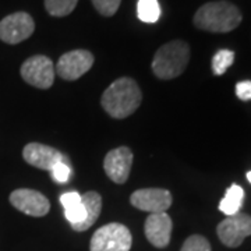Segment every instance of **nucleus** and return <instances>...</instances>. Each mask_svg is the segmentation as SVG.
Here are the masks:
<instances>
[{
	"mask_svg": "<svg viewBox=\"0 0 251 251\" xmlns=\"http://www.w3.org/2000/svg\"><path fill=\"white\" fill-rule=\"evenodd\" d=\"M141 91L133 78L122 77L109 85L103 92L102 108L115 119H126L133 115L141 105Z\"/></svg>",
	"mask_w": 251,
	"mask_h": 251,
	"instance_id": "f257e3e1",
	"label": "nucleus"
},
{
	"mask_svg": "<svg viewBox=\"0 0 251 251\" xmlns=\"http://www.w3.org/2000/svg\"><path fill=\"white\" fill-rule=\"evenodd\" d=\"M243 16L237 6L229 1H209L196 11L193 23L198 29L225 34L240 25Z\"/></svg>",
	"mask_w": 251,
	"mask_h": 251,
	"instance_id": "f03ea898",
	"label": "nucleus"
},
{
	"mask_svg": "<svg viewBox=\"0 0 251 251\" xmlns=\"http://www.w3.org/2000/svg\"><path fill=\"white\" fill-rule=\"evenodd\" d=\"M188 60L190 46L184 41H172L156 50L152 60V72L161 80H172L186 70Z\"/></svg>",
	"mask_w": 251,
	"mask_h": 251,
	"instance_id": "7ed1b4c3",
	"label": "nucleus"
},
{
	"mask_svg": "<svg viewBox=\"0 0 251 251\" xmlns=\"http://www.w3.org/2000/svg\"><path fill=\"white\" fill-rule=\"evenodd\" d=\"M133 237L122 224H108L92 234L90 251H130Z\"/></svg>",
	"mask_w": 251,
	"mask_h": 251,
	"instance_id": "20e7f679",
	"label": "nucleus"
},
{
	"mask_svg": "<svg viewBox=\"0 0 251 251\" xmlns=\"http://www.w3.org/2000/svg\"><path fill=\"white\" fill-rule=\"evenodd\" d=\"M20 73L23 80L29 85L39 90H48L53 85L56 70L49 57L44 54H36L23 63Z\"/></svg>",
	"mask_w": 251,
	"mask_h": 251,
	"instance_id": "39448f33",
	"label": "nucleus"
},
{
	"mask_svg": "<svg viewBox=\"0 0 251 251\" xmlns=\"http://www.w3.org/2000/svg\"><path fill=\"white\" fill-rule=\"evenodd\" d=\"M35 23L28 13L18 11L0 21V39L10 45H17L34 34Z\"/></svg>",
	"mask_w": 251,
	"mask_h": 251,
	"instance_id": "423d86ee",
	"label": "nucleus"
},
{
	"mask_svg": "<svg viewBox=\"0 0 251 251\" xmlns=\"http://www.w3.org/2000/svg\"><path fill=\"white\" fill-rule=\"evenodd\" d=\"M219 240L226 247L236 249L239 247L246 237L251 236V216L247 214H236L226 216L216 227Z\"/></svg>",
	"mask_w": 251,
	"mask_h": 251,
	"instance_id": "0eeeda50",
	"label": "nucleus"
},
{
	"mask_svg": "<svg viewBox=\"0 0 251 251\" xmlns=\"http://www.w3.org/2000/svg\"><path fill=\"white\" fill-rule=\"evenodd\" d=\"M94 60H95L94 54L91 52L84 50V49H75V50H70L67 53L62 54L54 70L63 80H78L81 75L90 72Z\"/></svg>",
	"mask_w": 251,
	"mask_h": 251,
	"instance_id": "6e6552de",
	"label": "nucleus"
},
{
	"mask_svg": "<svg viewBox=\"0 0 251 251\" xmlns=\"http://www.w3.org/2000/svg\"><path fill=\"white\" fill-rule=\"evenodd\" d=\"M172 194L165 188H140L130 197L131 205L150 214L166 212L172 205Z\"/></svg>",
	"mask_w": 251,
	"mask_h": 251,
	"instance_id": "1a4fd4ad",
	"label": "nucleus"
},
{
	"mask_svg": "<svg viewBox=\"0 0 251 251\" xmlns=\"http://www.w3.org/2000/svg\"><path fill=\"white\" fill-rule=\"evenodd\" d=\"M10 202L20 212L29 216L41 218L50 209L49 200L39 191L31 188H18L10 194Z\"/></svg>",
	"mask_w": 251,
	"mask_h": 251,
	"instance_id": "9d476101",
	"label": "nucleus"
},
{
	"mask_svg": "<svg viewBox=\"0 0 251 251\" xmlns=\"http://www.w3.org/2000/svg\"><path fill=\"white\" fill-rule=\"evenodd\" d=\"M133 152L127 147H119L109 151L103 161V169L108 177L117 184L127 181L133 165Z\"/></svg>",
	"mask_w": 251,
	"mask_h": 251,
	"instance_id": "9b49d317",
	"label": "nucleus"
},
{
	"mask_svg": "<svg viewBox=\"0 0 251 251\" xmlns=\"http://www.w3.org/2000/svg\"><path fill=\"white\" fill-rule=\"evenodd\" d=\"M23 158L31 166H35L42 171H50L56 163L64 161V156L60 151L39 143L27 144L23 150Z\"/></svg>",
	"mask_w": 251,
	"mask_h": 251,
	"instance_id": "f8f14e48",
	"label": "nucleus"
},
{
	"mask_svg": "<svg viewBox=\"0 0 251 251\" xmlns=\"http://www.w3.org/2000/svg\"><path fill=\"white\" fill-rule=\"evenodd\" d=\"M172 227L173 224L171 216L166 212L151 214L147 218L144 225V230L148 242L158 249H165L171 243Z\"/></svg>",
	"mask_w": 251,
	"mask_h": 251,
	"instance_id": "ddd939ff",
	"label": "nucleus"
},
{
	"mask_svg": "<svg viewBox=\"0 0 251 251\" xmlns=\"http://www.w3.org/2000/svg\"><path fill=\"white\" fill-rule=\"evenodd\" d=\"M60 202L64 208V216L70 222L73 229L80 226L85 219V208L80 194L75 191H67L60 196Z\"/></svg>",
	"mask_w": 251,
	"mask_h": 251,
	"instance_id": "4468645a",
	"label": "nucleus"
},
{
	"mask_svg": "<svg viewBox=\"0 0 251 251\" xmlns=\"http://www.w3.org/2000/svg\"><path fill=\"white\" fill-rule=\"evenodd\" d=\"M81 200H82V204L85 208V219L80 226H77L74 229L75 232L88 230L91 226L98 221L100 211H102V197L97 191H87L85 194L81 196Z\"/></svg>",
	"mask_w": 251,
	"mask_h": 251,
	"instance_id": "2eb2a0df",
	"label": "nucleus"
},
{
	"mask_svg": "<svg viewBox=\"0 0 251 251\" xmlns=\"http://www.w3.org/2000/svg\"><path fill=\"white\" fill-rule=\"evenodd\" d=\"M244 201V190L239 184H232L226 190L225 197L219 202V211L226 216L236 215L240 212Z\"/></svg>",
	"mask_w": 251,
	"mask_h": 251,
	"instance_id": "dca6fc26",
	"label": "nucleus"
},
{
	"mask_svg": "<svg viewBox=\"0 0 251 251\" xmlns=\"http://www.w3.org/2000/svg\"><path fill=\"white\" fill-rule=\"evenodd\" d=\"M137 16L148 24L156 23L161 17V6L158 0H138L137 3Z\"/></svg>",
	"mask_w": 251,
	"mask_h": 251,
	"instance_id": "f3484780",
	"label": "nucleus"
},
{
	"mask_svg": "<svg viewBox=\"0 0 251 251\" xmlns=\"http://www.w3.org/2000/svg\"><path fill=\"white\" fill-rule=\"evenodd\" d=\"M78 0H45L46 11L53 17H66L74 11Z\"/></svg>",
	"mask_w": 251,
	"mask_h": 251,
	"instance_id": "a211bd4d",
	"label": "nucleus"
},
{
	"mask_svg": "<svg viewBox=\"0 0 251 251\" xmlns=\"http://www.w3.org/2000/svg\"><path fill=\"white\" fill-rule=\"evenodd\" d=\"M234 52L229 49H221L212 57V73L215 75H222L233 64Z\"/></svg>",
	"mask_w": 251,
	"mask_h": 251,
	"instance_id": "6ab92c4d",
	"label": "nucleus"
},
{
	"mask_svg": "<svg viewBox=\"0 0 251 251\" xmlns=\"http://www.w3.org/2000/svg\"><path fill=\"white\" fill-rule=\"evenodd\" d=\"M180 251H211V244L201 234H193L186 239Z\"/></svg>",
	"mask_w": 251,
	"mask_h": 251,
	"instance_id": "aec40b11",
	"label": "nucleus"
},
{
	"mask_svg": "<svg viewBox=\"0 0 251 251\" xmlns=\"http://www.w3.org/2000/svg\"><path fill=\"white\" fill-rule=\"evenodd\" d=\"M122 0H92L94 7L97 9L99 14L105 16V17H112L115 16L119 7H120Z\"/></svg>",
	"mask_w": 251,
	"mask_h": 251,
	"instance_id": "412c9836",
	"label": "nucleus"
},
{
	"mask_svg": "<svg viewBox=\"0 0 251 251\" xmlns=\"http://www.w3.org/2000/svg\"><path fill=\"white\" fill-rule=\"evenodd\" d=\"M50 173H52V177H53L54 181L66 183L69 180V177H70V175H72V169H70V166L66 162L62 161L54 165L53 168L50 169Z\"/></svg>",
	"mask_w": 251,
	"mask_h": 251,
	"instance_id": "4be33fe9",
	"label": "nucleus"
},
{
	"mask_svg": "<svg viewBox=\"0 0 251 251\" xmlns=\"http://www.w3.org/2000/svg\"><path fill=\"white\" fill-rule=\"evenodd\" d=\"M236 95L240 100H251V80L240 81L236 84Z\"/></svg>",
	"mask_w": 251,
	"mask_h": 251,
	"instance_id": "5701e85b",
	"label": "nucleus"
},
{
	"mask_svg": "<svg viewBox=\"0 0 251 251\" xmlns=\"http://www.w3.org/2000/svg\"><path fill=\"white\" fill-rule=\"evenodd\" d=\"M246 176H247V180H249V181L251 183V171L247 172V175H246Z\"/></svg>",
	"mask_w": 251,
	"mask_h": 251,
	"instance_id": "b1692460",
	"label": "nucleus"
}]
</instances>
